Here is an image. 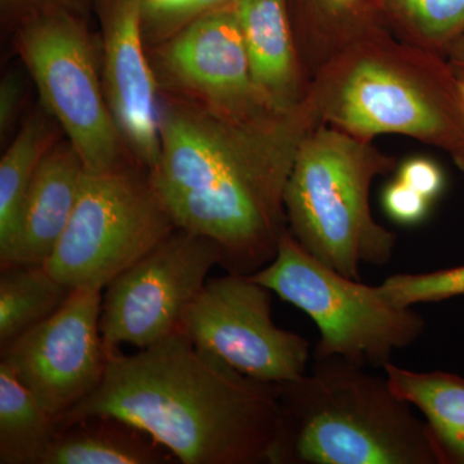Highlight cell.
<instances>
[{
	"label": "cell",
	"instance_id": "13",
	"mask_svg": "<svg viewBox=\"0 0 464 464\" xmlns=\"http://www.w3.org/2000/svg\"><path fill=\"white\" fill-rule=\"evenodd\" d=\"M102 32L103 91L121 140L150 172L160 158L157 78L143 50V0H93Z\"/></svg>",
	"mask_w": 464,
	"mask_h": 464
},
{
	"label": "cell",
	"instance_id": "10",
	"mask_svg": "<svg viewBox=\"0 0 464 464\" xmlns=\"http://www.w3.org/2000/svg\"><path fill=\"white\" fill-rule=\"evenodd\" d=\"M271 293L249 275L228 273L207 280L179 332L252 380L270 384L298 380L310 366V342L273 322Z\"/></svg>",
	"mask_w": 464,
	"mask_h": 464
},
{
	"label": "cell",
	"instance_id": "12",
	"mask_svg": "<svg viewBox=\"0 0 464 464\" xmlns=\"http://www.w3.org/2000/svg\"><path fill=\"white\" fill-rule=\"evenodd\" d=\"M102 290L74 289L60 310L2 350L39 404L61 420L100 386L109 351L100 332Z\"/></svg>",
	"mask_w": 464,
	"mask_h": 464
},
{
	"label": "cell",
	"instance_id": "29",
	"mask_svg": "<svg viewBox=\"0 0 464 464\" xmlns=\"http://www.w3.org/2000/svg\"><path fill=\"white\" fill-rule=\"evenodd\" d=\"M445 57L457 76H464V33L449 47Z\"/></svg>",
	"mask_w": 464,
	"mask_h": 464
},
{
	"label": "cell",
	"instance_id": "26",
	"mask_svg": "<svg viewBox=\"0 0 464 464\" xmlns=\"http://www.w3.org/2000/svg\"><path fill=\"white\" fill-rule=\"evenodd\" d=\"M398 176L400 181L408 185L409 188L420 192L432 203L441 197L445 190L444 170L432 159L426 157L408 158L399 164Z\"/></svg>",
	"mask_w": 464,
	"mask_h": 464
},
{
	"label": "cell",
	"instance_id": "23",
	"mask_svg": "<svg viewBox=\"0 0 464 464\" xmlns=\"http://www.w3.org/2000/svg\"><path fill=\"white\" fill-rule=\"evenodd\" d=\"M382 295L401 307L435 304L464 295V266L426 274H396L378 285Z\"/></svg>",
	"mask_w": 464,
	"mask_h": 464
},
{
	"label": "cell",
	"instance_id": "3",
	"mask_svg": "<svg viewBox=\"0 0 464 464\" xmlns=\"http://www.w3.org/2000/svg\"><path fill=\"white\" fill-rule=\"evenodd\" d=\"M316 124L373 140L402 134L444 150L464 172V97L441 54L372 27L326 61L306 100Z\"/></svg>",
	"mask_w": 464,
	"mask_h": 464
},
{
	"label": "cell",
	"instance_id": "24",
	"mask_svg": "<svg viewBox=\"0 0 464 464\" xmlns=\"http://www.w3.org/2000/svg\"><path fill=\"white\" fill-rule=\"evenodd\" d=\"M232 2L234 0H179L167 7L143 12V29L164 41L194 18Z\"/></svg>",
	"mask_w": 464,
	"mask_h": 464
},
{
	"label": "cell",
	"instance_id": "4",
	"mask_svg": "<svg viewBox=\"0 0 464 464\" xmlns=\"http://www.w3.org/2000/svg\"><path fill=\"white\" fill-rule=\"evenodd\" d=\"M277 387L279 464H442L429 424L386 375L343 357H314L310 371Z\"/></svg>",
	"mask_w": 464,
	"mask_h": 464
},
{
	"label": "cell",
	"instance_id": "28",
	"mask_svg": "<svg viewBox=\"0 0 464 464\" xmlns=\"http://www.w3.org/2000/svg\"><path fill=\"white\" fill-rule=\"evenodd\" d=\"M21 84L16 76L8 75L0 85V130L7 133L20 106Z\"/></svg>",
	"mask_w": 464,
	"mask_h": 464
},
{
	"label": "cell",
	"instance_id": "8",
	"mask_svg": "<svg viewBox=\"0 0 464 464\" xmlns=\"http://www.w3.org/2000/svg\"><path fill=\"white\" fill-rule=\"evenodd\" d=\"M18 50L45 108L65 130L84 169L103 173L121 168L123 140L79 14L50 8L24 18L18 25Z\"/></svg>",
	"mask_w": 464,
	"mask_h": 464
},
{
	"label": "cell",
	"instance_id": "19",
	"mask_svg": "<svg viewBox=\"0 0 464 464\" xmlns=\"http://www.w3.org/2000/svg\"><path fill=\"white\" fill-rule=\"evenodd\" d=\"M58 423L0 362V463L43 464Z\"/></svg>",
	"mask_w": 464,
	"mask_h": 464
},
{
	"label": "cell",
	"instance_id": "15",
	"mask_svg": "<svg viewBox=\"0 0 464 464\" xmlns=\"http://www.w3.org/2000/svg\"><path fill=\"white\" fill-rule=\"evenodd\" d=\"M84 172L72 145L50 150L43 157L24 201L14 246L2 265L48 261L74 212Z\"/></svg>",
	"mask_w": 464,
	"mask_h": 464
},
{
	"label": "cell",
	"instance_id": "20",
	"mask_svg": "<svg viewBox=\"0 0 464 464\" xmlns=\"http://www.w3.org/2000/svg\"><path fill=\"white\" fill-rule=\"evenodd\" d=\"M44 265H2L0 271V348L50 319L72 295Z\"/></svg>",
	"mask_w": 464,
	"mask_h": 464
},
{
	"label": "cell",
	"instance_id": "27",
	"mask_svg": "<svg viewBox=\"0 0 464 464\" xmlns=\"http://www.w3.org/2000/svg\"><path fill=\"white\" fill-rule=\"evenodd\" d=\"M87 5H93V0H0L3 14L16 18L18 23L30 14L50 8H65L81 14Z\"/></svg>",
	"mask_w": 464,
	"mask_h": 464
},
{
	"label": "cell",
	"instance_id": "5",
	"mask_svg": "<svg viewBox=\"0 0 464 464\" xmlns=\"http://www.w3.org/2000/svg\"><path fill=\"white\" fill-rule=\"evenodd\" d=\"M398 166L373 140L320 124L299 145L286 183L288 230L324 265L362 280L364 265L389 264L398 237L375 221L371 188Z\"/></svg>",
	"mask_w": 464,
	"mask_h": 464
},
{
	"label": "cell",
	"instance_id": "9",
	"mask_svg": "<svg viewBox=\"0 0 464 464\" xmlns=\"http://www.w3.org/2000/svg\"><path fill=\"white\" fill-rule=\"evenodd\" d=\"M221 264L216 241L176 228L106 286L100 315L106 348L142 350L179 332L208 274Z\"/></svg>",
	"mask_w": 464,
	"mask_h": 464
},
{
	"label": "cell",
	"instance_id": "7",
	"mask_svg": "<svg viewBox=\"0 0 464 464\" xmlns=\"http://www.w3.org/2000/svg\"><path fill=\"white\" fill-rule=\"evenodd\" d=\"M150 179L85 170L63 237L44 266L72 289H106L176 230Z\"/></svg>",
	"mask_w": 464,
	"mask_h": 464
},
{
	"label": "cell",
	"instance_id": "18",
	"mask_svg": "<svg viewBox=\"0 0 464 464\" xmlns=\"http://www.w3.org/2000/svg\"><path fill=\"white\" fill-rule=\"evenodd\" d=\"M383 372L393 392L424 415L442 464H464V378L409 371L392 362Z\"/></svg>",
	"mask_w": 464,
	"mask_h": 464
},
{
	"label": "cell",
	"instance_id": "11",
	"mask_svg": "<svg viewBox=\"0 0 464 464\" xmlns=\"http://www.w3.org/2000/svg\"><path fill=\"white\" fill-rule=\"evenodd\" d=\"M164 41L157 69L190 102L253 123L298 112L280 111L256 84L232 3L194 18Z\"/></svg>",
	"mask_w": 464,
	"mask_h": 464
},
{
	"label": "cell",
	"instance_id": "16",
	"mask_svg": "<svg viewBox=\"0 0 464 464\" xmlns=\"http://www.w3.org/2000/svg\"><path fill=\"white\" fill-rule=\"evenodd\" d=\"M173 459L148 432L101 415L60 427L43 464H167Z\"/></svg>",
	"mask_w": 464,
	"mask_h": 464
},
{
	"label": "cell",
	"instance_id": "22",
	"mask_svg": "<svg viewBox=\"0 0 464 464\" xmlns=\"http://www.w3.org/2000/svg\"><path fill=\"white\" fill-rule=\"evenodd\" d=\"M375 5L382 23L399 41L444 57L464 33V0H375Z\"/></svg>",
	"mask_w": 464,
	"mask_h": 464
},
{
	"label": "cell",
	"instance_id": "17",
	"mask_svg": "<svg viewBox=\"0 0 464 464\" xmlns=\"http://www.w3.org/2000/svg\"><path fill=\"white\" fill-rule=\"evenodd\" d=\"M289 9L310 79L348 43L383 25L375 0H289Z\"/></svg>",
	"mask_w": 464,
	"mask_h": 464
},
{
	"label": "cell",
	"instance_id": "21",
	"mask_svg": "<svg viewBox=\"0 0 464 464\" xmlns=\"http://www.w3.org/2000/svg\"><path fill=\"white\" fill-rule=\"evenodd\" d=\"M44 119L34 116L0 160V264L7 261L17 237L21 210L43 157L50 151Z\"/></svg>",
	"mask_w": 464,
	"mask_h": 464
},
{
	"label": "cell",
	"instance_id": "30",
	"mask_svg": "<svg viewBox=\"0 0 464 464\" xmlns=\"http://www.w3.org/2000/svg\"><path fill=\"white\" fill-rule=\"evenodd\" d=\"M179 0H143V12L155 11V9L167 7Z\"/></svg>",
	"mask_w": 464,
	"mask_h": 464
},
{
	"label": "cell",
	"instance_id": "1",
	"mask_svg": "<svg viewBox=\"0 0 464 464\" xmlns=\"http://www.w3.org/2000/svg\"><path fill=\"white\" fill-rule=\"evenodd\" d=\"M317 127L310 110L240 121L190 101L159 110L160 158L150 182L174 226L218 244L227 273L273 262L288 231L284 194L299 145Z\"/></svg>",
	"mask_w": 464,
	"mask_h": 464
},
{
	"label": "cell",
	"instance_id": "31",
	"mask_svg": "<svg viewBox=\"0 0 464 464\" xmlns=\"http://www.w3.org/2000/svg\"><path fill=\"white\" fill-rule=\"evenodd\" d=\"M458 78H459L460 90H462L464 97V76H458Z\"/></svg>",
	"mask_w": 464,
	"mask_h": 464
},
{
	"label": "cell",
	"instance_id": "25",
	"mask_svg": "<svg viewBox=\"0 0 464 464\" xmlns=\"http://www.w3.org/2000/svg\"><path fill=\"white\" fill-rule=\"evenodd\" d=\"M381 198L384 212L399 225L422 224L431 210V200L409 188L399 179H392L384 186Z\"/></svg>",
	"mask_w": 464,
	"mask_h": 464
},
{
	"label": "cell",
	"instance_id": "6",
	"mask_svg": "<svg viewBox=\"0 0 464 464\" xmlns=\"http://www.w3.org/2000/svg\"><path fill=\"white\" fill-rule=\"evenodd\" d=\"M249 276L315 322L320 340L314 357L340 356L383 369L395 351L411 347L426 329L420 313L392 304L378 285L324 265L289 230L273 262Z\"/></svg>",
	"mask_w": 464,
	"mask_h": 464
},
{
	"label": "cell",
	"instance_id": "14",
	"mask_svg": "<svg viewBox=\"0 0 464 464\" xmlns=\"http://www.w3.org/2000/svg\"><path fill=\"white\" fill-rule=\"evenodd\" d=\"M232 5L259 90L280 111L304 109L311 79L299 53L289 0H234Z\"/></svg>",
	"mask_w": 464,
	"mask_h": 464
},
{
	"label": "cell",
	"instance_id": "2",
	"mask_svg": "<svg viewBox=\"0 0 464 464\" xmlns=\"http://www.w3.org/2000/svg\"><path fill=\"white\" fill-rule=\"evenodd\" d=\"M105 375L58 429L91 417L139 427L183 464H279L277 384L246 377L181 332L133 355L108 350Z\"/></svg>",
	"mask_w": 464,
	"mask_h": 464
}]
</instances>
